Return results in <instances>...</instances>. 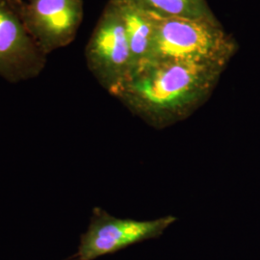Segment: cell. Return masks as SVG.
Instances as JSON below:
<instances>
[{
  "instance_id": "277c9868",
  "label": "cell",
  "mask_w": 260,
  "mask_h": 260,
  "mask_svg": "<svg viewBox=\"0 0 260 260\" xmlns=\"http://www.w3.org/2000/svg\"><path fill=\"white\" fill-rule=\"evenodd\" d=\"M177 220V217L169 215L140 221L115 217L102 208H94L88 230L81 235L75 260L96 259L142 242L157 239Z\"/></svg>"
},
{
  "instance_id": "ba28073f",
  "label": "cell",
  "mask_w": 260,
  "mask_h": 260,
  "mask_svg": "<svg viewBox=\"0 0 260 260\" xmlns=\"http://www.w3.org/2000/svg\"><path fill=\"white\" fill-rule=\"evenodd\" d=\"M141 8L163 18L218 20L206 0H131Z\"/></svg>"
},
{
  "instance_id": "5b68a950",
  "label": "cell",
  "mask_w": 260,
  "mask_h": 260,
  "mask_svg": "<svg viewBox=\"0 0 260 260\" xmlns=\"http://www.w3.org/2000/svg\"><path fill=\"white\" fill-rule=\"evenodd\" d=\"M13 4L47 56L71 45L83 20V0H20Z\"/></svg>"
},
{
  "instance_id": "8992f818",
  "label": "cell",
  "mask_w": 260,
  "mask_h": 260,
  "mask_svg": "<svg viewBox=\"0 0 260 260\" xmlns=\"http://www.w3.org/2000/svg\"><path fill=\"white\" fill-rule=\"evenodd\" d=\"M47 56L28 33L10 0H0V76L18 83L40 75Z\"/></svg>"
},
{
  "instance_id": "3957f363",
  "label": "cell",
  "mask_w": 260,
  "mask_h": 260,
  "mask_svg": "<svg viewBox=\"0 0 260 260\" xmlns=\"http://www.w3.org/2000/svg\"><path fill=\"white\" fill-rule=\"evenodd\" d=\"M90 72L112 94L133 70L129 45L120 10L109 0L85 49Z\"/></svg>"
},
{
  "instance_id": "7a4b0ae2",
  "label": "cell",
  "mask_w": 260,
  "mask_h": 260,
  "mask_svg": "<svg viewBox=\"0 0 260 260\" xmlns=\"http://www.w3.org/2000/svg\"><path fill=\"white\" fill-rule=\"evenodd\" d=\"M154 19L153 42L148 61H199L228 65L238 49L235 39L225 32L218 20L156 15Z\"/></svg>"
},
{
  "instance_id": "6da1fadb",
  "label": "cell",
  "mask_w": 260,
  "mask_h": 260,
  "mask_svg": "<svg viewBox=\"0 0 260 260\" xmlns=\"http://www.w3.org/2000/svg\"><path fill=\"white\" fill-rule=\"evenodd\" d=\"M225 64L199 61H147L112 93L131 113L163 129L184 121L205 104Z\"/></svg>"
},
{
  "instance_id": "52a82bcc",
  "label": "cell",
  "mask_w": 260,
  "mask_h": 260,
  "mask_svg": "<svg viewBox=\"0 0 260 260\" xmlns=\"http://www.w3.org/2000/svg\"><path fill=\"white\" fill-rule=\"evenodd\" d=\"M113 1L120 10L123 20L134 70L147 62L150 56L155 26L154 15L131 0Z\"/></svg>"
},
{
  "instance_id": "9c48e42d",
  "label": "cell",
  "mask_w": 260,
  "mask_h": 260,
  "mask_svg": "<svg viewBox=\"0 0 260 260\" xmlns=\"http://www.w3.org/2000/svg\"><path fill=\"white\" fill-rule=\"evenodd\" d=\"M11 2H13V3H15V2H18V1H20V0H10Z\"/></svg>"
}]
</instances>
